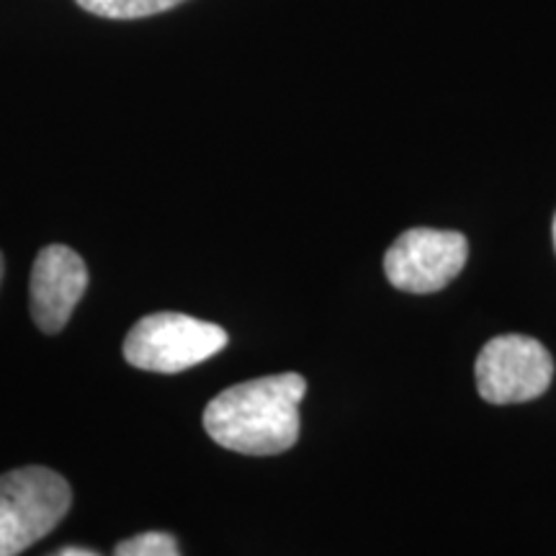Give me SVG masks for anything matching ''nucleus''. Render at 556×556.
<instances>
[{
	"mask_svg": "<svg viewBox=\"0 0 556 556\" xmlns=\"http://www.w3.org/2000/svg\"><path fill=\"white\" fill-rule=\"evenodd\" d=\"M467 258L469 240L462 232L413 227L387 250L384 274L394 289L407 294H433L462 274Z\"/></svg>",
	"mask_w": 556,
	"mask_h": 556,
	"instance_id": "5",
	"label": "nucleus"
},
{
	"mask_svg": "<svg viewBox=\"0 0 556 556\" xmlns=\"http://www.w3.org/2000/svg\"><path fill=\"white\" fill-rule=\"evenodd\" d=\"M114 556H180L178 541L170 533L163 531H148L122 541L114 548Z\"/></svg>",
	"mask_w": 556,
	"mask_h": 556,
	"instance_id": "8",
	"label": "nucleus"
},
{
	"mask_svg": "<svg viewBox=\"0 0 556 556\" xmlns=\"http://www.w3.org/2000/svg\"><path fill=\"white\" fill-rule=\"evenodd\" d=\"M225 328L180 312H155L142 317L124 338L129 366L152 374H180L204 364L227 345Z\"/></svg>",
	"mask_w": 556,
	"mask_h": 556,
	"instance_id": "3",
	"label": "nucleus"
},
{
	"mask_svg": "<svg viewBox=\"0 0 556 556\" xmlns=\"http://www.w3.org/2000/svg\"><path fill=\"white\" fill-rule=\"evenodd\" d=\"M52 556H101V554L90 552V548H83V546H65L60 548V552H54Z\"/></svg>",
	"mask_w": 556,
	"mask_h": 556,
	"instance_id": "9",
	"label": "nucleus"
},
{
	"mask_svg": "<svg viewBox=\"0 0 556 556\" xmlns=\"http://www.w3.org/2000/svg\"><path fill=\"white\" fill-rule=\"evenodd\" d=\"M477 392L490 405H520L546 392L554 358L536 338L497 336L477 356Z\"/></svg>",
	"mask_w": 556,
	"mask_h": 556,
	"instance_id": "4",
	"label": "nucleus"
},
{
	"mask_svg": "<svg viewBox=\"0 0 556 556\" xmlns=\"http://www.w3.org/2000/svg\"><path fill=\"white\" fill-rule=\"evenodd\" d=\"M73 505L67 479L47 467L0 475V556H18L60 526Z\"/></svg>",
	"mask_w": 556,
	"mask_h": 556,
	"instance_id": "2",
	"label": "nucleus"
},
{
	"mask_svg": "<svg viewBox=\"0 0 556 556\" xmlns=\"http://www.w3.org/2000/svg\"><path fill=\"white\" fill-rule=\"evenodd\" d=\"M3 253H0V283H3Z\"/></svg>",
	"mask_w": 556,
	"mask_h": 556,
	"instance_id": "10",
	"label": "nucleus"
},
{
	"mask_svg": "<svg viewBox=\"0 0 556 556\" xmlns=\"http://www.w3.org/2000/svg\"><path fill=\"white\" fill-rule=\"evenodd\" d=\"M75 3L103 18H142L176 9L184 0H75Z\"/></svg>",
	"mask_w": 556,
	"mask_h": 556,
	"instance_id": "7",
	"label": "nucleus"
},
{
	"mask_svg": "<svg viewBox=\"0 0 556 556\" xmlns=\"http://www.w3.org/2000/svg\"><path fill=\"white\" fill-rule=\"evenodd\" d=\"M88 289L86 261L67 245L39 250L31 268V317L47 336H58Z\"/></svg>",
	"mask_w": 556,
	"mask_h": 556,
	"instance_id": "6",
	"label": "nucleus"
},
{
	"mask_svg": "<svg viewBox=\"0 0 556 556\" xmlns=\"http://www.w3.org/2000/svg\"><path fill=\"white\" fill-rule=\"evenodd\" d=\"M307 394L302 374L242 381L219 392L204 409V428L222 448L245 456H276L299 441V402Z\"/></svg>",
	"mask_w": 556,
	"mask_h": 556,
	"instance_id": "1",
	"label": "nucleus"
},
{
	"mask_svg": "<svg viewBox=\"0 0 556 556\" xmlns=\"http://www.w3.org/2000/svg\"><path fill=\"white\" fill-rule=\"evenodd\" d=\"M554 248H556V217H554Z\"/></svg>",
	"mask_w": 556,
	"mask_h": 556,
	"instance_id": "11",
	"label": "nucleus"
}]
</instances>
